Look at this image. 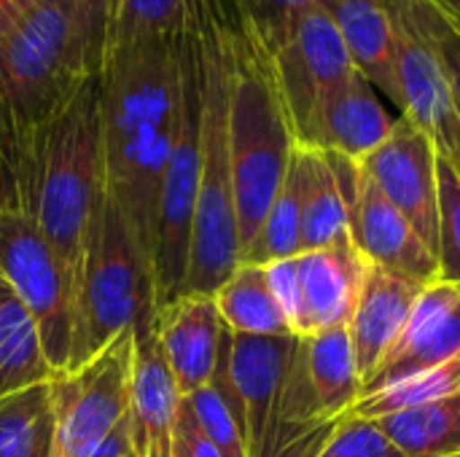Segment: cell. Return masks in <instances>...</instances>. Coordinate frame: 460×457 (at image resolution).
I'll return each mask as SVG.
<instances>
[{"label": "cell", "instance_id": "obj_1", "mask_svg": "<svg viewBox=\"0 0 460 457\" xmlns=\"http://www.w3.org/2000/svg\"><path fill=\"white\" fill-rule=\"evenodd\" d=\"M186 35L178 40L113 48L100 70V151L105 191L132 229L151 283L162 186L181 121V43Z\"/></svg>", "mask_w": 460, "mask_h": 457}, {"label": "cell", "instance_id": "obj_2", "mask_svg": "<svg viewBox=\"0 0 460 457\" xmlns=\"http://www.w3.org/2000/svg\"><path fill=\"white\" fill-rule=\"evenodd\" d=\"M226 46L232 54L229 154L243 256L286 180L296 137L264 38L245 32Z\"/></svg>", "mask_w": 460, "mask_h": 457}, {"label": "cell", "instance_id": "obj_3", "mask_svg": "<svg viewBox=\"0 0 460 457\" xmlns=\"http://www.w3.org/2000/svg\"><path fill=\"white\" fill-rule=\"evenodd\" d=\"M102 197L100 75H94L46 129L35 205V224L57 253L70 286L73 323L86 250Z\"/></svg>", "mask_w": 460, "mask_h": 457}, {"label": "cell", "instance_id": "obj_4", "mask_svg": "<svg viewBox=\"0 0 460 457\" xmlns=\"http://www.w3.org/2000/svg\"><path fill=\"white\" fill-rule=\"evenodd\" d=\"M199 70V189L191 224L189 269L178 296H213L240 267V234L229 154L232 54L224 38H194ZM175 296V299H178Z\"/></svg>", "mask_w": 460, "mask_h": 457}, {"label": "cell", "instance_id": "obj_5", "mask_svg": "<svg viewBox=\"0 0 460 457\" xmlns=\"http://www.w3.org/2000/svg\"><path fill=\"white\" fill-rule=\"evenodd\" d=\"M94 75L78 0H38L0 38V100L32 129L49 127Z\"/></svg>", "mask_w": 460, "mask_h": 457}, {"label": "cell", "instance_id": "obj_6", "mask_svg": "<svg viewBox=\"0 0 460 457\" xmlns=\"http://www.w3.org/2000/svg\"><path fill=\"white\" fill-rule=\"evenodd\" d=\"M154 318L156 304L151 275L140 259L127 218L105 191L86 250L67 369L84 366L127 329H135L137 334L151 329Z\"/></svg>", "mask_w": 460, "mask_h": 457}, {"label": "cell", "instance_id": "obj_7", "mask_svg": "<svg viewBox=\"0 0 460 457\" xmlns=\"http://www.w3.org/2000/svg\"><path fill=\"white\" fill-rule=\"evenodd\" d=\"M135 329L121 331L78 369L49 380L54 407L51 457H89L129 412Z\"/></svg>", "mask_w": 460, "mask_h": 457}, {"label": "cell", "instance_id": "obj_8", "mask_svg": "<svg viewBox=\"0 0 460 457\" xmlns=\"http://www.w3.org/2000/svg\"><path fill=\"white\" fill-rule=\"evenodd\" d=\"M181 73H183V100L175 143L170 151L162 205H159V229H156V256H154V302L156 312L170 304L189 269L191 248V224L199 189V70L191 32L181 43Z\"/></svg>", "mask_w": 460, "mask_h": 457}, {"label": "cell", "instance_id": "obj_9", "mask_svg": "<svg viewBox=\"0 0 460 457\" xmlns=\"http://www.w3.org/2000/svg\"><path fill=\"white\" fill-rule=\"evenodd\" d=\"M0 275L32 315L43 353L57 372L73 356V296L65 269L32 215L0 210Z\"/></svg>", "mask_w": 460, "mask_h": 457}, {"label": "cell", "instance_id": "obj_10", "mask_svg": "<svg viewBox=\"0 0 460 457\" xmlns=\"http://www.w3.org/2000/svg\"><path fill=\"white\" fill-rule=\"evenodd\" d=\"M272 59L296 145H302L326 100L356 73L353 59L321 5L310 8L286 32L272 48Z\"/></svg>", "mask_w": 460, "mask_h": 457}, {"label": "cell", "instance_id": "obj_11", "mask_svg": "<svg viewBox=\"0 0 460 457\" xmlns=\"http://www.w3.org/2000/svg\"><path fill=\"white\" fill-rule=\"evenodd\" d=\"M326 154V151H323ZM348 202L350 240L361 256L394 275L418 280L423 286L439 280V259L420 240L412 224L388 202L367 170L340 154H326Z\"/></svg>", "mask_w": 460, "mask_h": 457}, {"label": "cell", "instance_id": "obj_12", "mask_svg": "<svg viewBox=\"0 0 460 457\" xmlns=\"http://www.w3.org/2000/svg\"><path fill=\"white\" fill-rule=\"evenodd\" d=\"M437 159V143L407 116H399L391 135L358 162L434 253L439 245Z\"/></svg>", "mask_w": 460, "mask_h": 457}, {"label": "cell", "instance_id": "obj_13", "mask_svg": "<svg viewBox=\"0 0 460 457\" xmlns=\"http://www.w3.org/2000/svg\"><path fill=\"white\" fill-rule=\"evenodd\" d=\"M385 5L394 22V67L402 94L399 116L418 124L437 143L439 154H447L460 127L447 70L407 0H385Z\"/></svg>", "mask_w": 460, "mask_h": 457}, {"label": "cell", "instance_id": "obj_14", "mask_svg": "<svg viewBox=\"0 0 460 457\" xmlns=\"http://www.w3.org/2000/svg\"><path fill=\"white\" fill-rule=\"evenodd\" d=\"M456 353H460V286L434 280L415 302V310L391 353L364 380L361 396L404 382L431 366H439Z\"/></svg>", "mask_w": 460, "mask_h": 457}, {"label": "cell", "instance_id": "obj_15", "mask_svg": "<svg viewBox=\"0 0 460 457\" xmlns=\"http://www.w3.org/2000/svg\"><path fill=\"white\" fill-rule=\"evenodd\" d=\"M296 342L299 337H248L232 331L229 369L243 407L248 457H267Z\"/></svg>", "mask_w": 460, "mask_h": 457}, {"label": "cell", "instance_id": "obj_16", "mask_svg": "<svg viewBox=\"0 0 460 457\" xmlns=\"http://www.w3.org/2000/svg\"><path fill=\"white\" fill-rule=\"evenodd\" d=\"M154 329L181 399L202 391L213 377L226 331L213 296L191 294L172 299L156 312Z\"/></svg>", "mask_w": 460, "mask_h": 457}, {"label": "cell", "instance_id": "obj_17", "mask_svg": "<svg viewBox=\"0 0 460 457\" xmlns=\"http://www.w3.org/2000/svg\"><path fill=\"white\" fill-rule=\"evenodd\" d=\"M369 261L350 237L296 256V275L302 291L299 337H313L337 326H348Z\"/></svg>", "mask_w": 460, "mask_h": 457}, {"label": "cell", "instance_id": "obj_18", "mask_svg": "<svg viewBox=\"0 0 460 457\" xmlns=\"http://www.w3.org/2000/svg\"><path fill=\"white\" fill-rule=\"evenodd\" d=\"M181 393L164 361L156 329L135 337V369L129 393L132 450L137 457H175V423Z\"/></svg>", "mask_w": 460, "mask_h": 457}, {"label": "cell", "instance_id": "obj_19", "mask_svg": "<svg viewBox=\"0 0 460 457\" xmlns=\"http://www.w3.org/2000/svg\"><path fill=\"white\" fill-rule=\"evenodd\" d=\"M423 288L426 286L418 280L385 272L375 264L367 267L356 310L348 321V334L353 342L361 380H367L391 353Z\"/></svg>", "mask_w": 460, "mask_h": 457}, {"label": "cell", "instance_id": "obj_20", "mask_svg": "<svg viewBox=\"0 0 460 457\" xmlns=\"http://www.w3.org/2000/svg\"><path fill=\"white\" fill-rule=\"evenodd\" d=\"M396 119L399 116L388 113L380 92L356 70L348 83L326 100L302 148L364 162L391 135Z\"/></svg>", "mask_w": 460, "mask_h": 457}, {"label": "cell", "instance_id": "obj_21", "mask_svg": "<svg viewBox=\"0 0 460 457\" xmlns=\"http://www.w3.org/2000/svg\"><path fill=\"white\" fill-rule=\"evenodd\" d=\"M334 22L353 67L402 113L394 67V22L385 0H318Z\"/></svg>", "mask_w": 460, "mask_h": 457}, {"label": "cell", "instance_id": "obj_22", "mask_svg": "<svg viewBox=\"0 0 460 457\" xmlns=\"http://www.w3.org/2000/svg\"><path fill=\"white\" fill-rule=\"evenodd\" d=\"M302 353L313 393L323 415L334 423H342L353 412L364 388L348 326L302 337Z\"/></svg>", "mask_w": 460, "mask_h": 457}, {"label": "cell", "instance_id": "obj_23", "mask_svg": "<svg viewBox=\"0 0 460 457\" xmlns=\"http://www.w3.org/2000/svg\"><path fill=\"white\" fill-rule=\"evenodd\" d=\"M51 377L54 369L43 353L38 326L0 275V401Z\"/></svg>", "mask_w": 460, "mask_h": 457}, {"label": "cell", "instance_id": "obj_24", "mask_svg": "<svg viewBox=\"0 0 460 457\" xmlns=\"http://www.w3.org/2000/svg\"><path fill=\"white\" fill-rule=\"evenodd\" d=\"M296 164L302 178V253L329 248L350 237L348 202L329 156L323 151L296 145Z\"/></svg>", "mask_w": 460, "mask_h": 457}, {"label": "cell", "instance_id": "obj_25", "mask_svg": "<svg viewBox=\"0 0 460 457\" xmlns=\"http://www.w3.org/2000/svg\"><path fill=\"white\" fill-rule=\"evenodd\" d=\"M46 129L27 127L0 100V210H19L35 218Z\"/></svg>", "mask_w": 460, "mask_h": 457}, {"label": "cell", "instance_id": "obj_26", "mask_svg": "<svg viewBox=\"0 0 460 457\" xmlns=\"http://www.w3.org/2000/svg\"><path fill=\"white\" fill-rule=\"evenodd\" d=\"M224 326L248 337H294L291 326L270 288L264 267L240 264L213 294Z\"/></svg>", "mask_w": 460, "mask_h": 457}, {"label": "cell", "instance_id": "obj_27", "mask_svg": "<svg viewBox=\"0 0 460 457\" xmlns=\"http://www.w3.org/2000/svg\"><path fill=\"white\" fill-rule=\"evenodd\" d=\"M375 423L407 457H450L460 453V393L377 417Z\"/></svg>", "mask_w": 460, "mask_h": 457}, {"label": "cell", "instance_id": "obj_28", "mask_svg": "<svg viewBox=\"0 0 460 457\" xmlns=\"http://www.w3.org/2000/svg\"><path fill=\"white\" fill-rule=\"evenodd\" d=\"M302 253V178L296 164V148L291 154V164L286 180L270 205L253 242L243 250L240 264L267 267L272 261L294 259Z\"/></svg>", "mask_w": 460, "mask_h": 457}, {"label": "cell", "instance_id": "obj_29", "mask_svg": "<svg viewBox=\"0 0 460 457\" xmlns=\"http://www.w3.org/2000/svg\"><path fill=\"white\" fill-rule=\"evenodd\" d=\"M54 407L49 382L0 401V457H51Z\"/></svg>", "mask_w": 460, "mask_h": 457}, {"label": "cell", "instance_id": "obj_30", "mask_svg": "<svg viewBox=\"0 0 460 457\" xmlns=\"http://www.w3.org/2000/svg\"><path fill=\"white\" fill-rule=\"evenodd\" d=\"M189 32L186 0H113L108 51L151 40H178Z\"/></svg>", "mask_w": 460, "mask_h": 457}, {"label": "cell", "instance_id": "obj_31", "mask_svg": "<svg viewBox=\"0 0 460 457\" xmlns=\"http://www.w3.org/2000/svg\"><path fill=\"white\" fill-rule=\"evenodd\" d=\"M456 393H460V353L442 361L439 366H431V369L404 380V382L358 396L350 415L364 417V420H377V417H385V415H394V412H402L410 407L442 401Z\"/></svg>", "mask_w": 460, "mask_h": 457}, {"label": "cell", "instance_id": "obj_32", "mask_svg": "<svg viewBox=\"0 0 460 457\" xmlns=\"http://www.w3.org/2000/svg\"><path fill=\"white\" fill-rule=\"evenodd\" d=\"M437 183H439V280L460 286V172L456 164L439 154L437 159Z\"/></svg>", "mask_w": 460, "mask_h": 457}, {"label": "cell", "instance_id": "obj_33", "mask_svg": "<svg viewBox=\"0 0 460 457\" xmlns=\"http://www.w3.org/2000/svg\"><path fill=\"white\" fill-rule=\"evenodd\" d=\"M197 426L202 434L216 444L221 457H248L245 447V431L232 415V409L221 401V396L213 391V385H205L194 396L186 399Z\"/></svg>", "mask_w": 460, "mask_h": 457}, {"label": "cell", "instance_id": "obj_34", "mask_svg": "<svg viewBox=\"0 0 460 457\" xmlns=\"http://www.w3.org/2000/svg\"><path fill=\"white\" fill-rule=\"evenodd\" d=\"M315 457H407L375 420L348 415Z\"/></svg>", "mask_w": 460, "mask_h": 457}, {"label": "cell", "instance_id": "obj_35", "mask_svg": "<svg viewBox=\"0 0 460 457\" xmlns=\"http://www.w3.org/2000/svg\"><path fill=\"white\" fill-rule=\"evenodd\" d=\"M407 5L447 70L456 110L460 116V27L456 22H450L431 0H407Z\"/></svg>", "mask_w": 460, "mask_h": 457}, {"label": "cell", "instance_id": "obj_36", "mask_svg": "<svg viewBox=\"0 0 460 457\" xmlns=\"http://www.w3.org/2000/svg\"><path fill=\"white\" fill-rule=\"evenodd\" d=\"M251 24L264 38L270 51L286 38V32L318 5V0H240Z\"/></svg>", "mask_w": 460, "mask_h": 457}, {"label": "cell", "instance_id": "obj_37", "mask_svg": "<svg viewBox=\"0 0 460 457\" xmlns=\"http://www.w3.org/2000/svg\"><path fill=\"white\" fill-rule=\"evenodd\" d=\"M270 288L291 326V334L299 337V326H302V291H299V275H296V256L294 259H283V261H272L264 267Z\"/></svg>", "mask_w": 460, "mask_h": 457}, {"label": "cell", "instance_id": "obj_38", "mask_svg": "<svg viewBox=\"0 0 460 457\" xmlns=\"http://www.w3.org/2000/svg\"><path fill=\"white\" fill-rule=\"evenodd\" d=\"M81 19L86 27V40L92 51V62L97 73L102 70L105 62V48H108V30H111V13H113V0H78Z\"/></svg>", "mask_w": 460, "mask_h": 457}, {"label": "cell", "instance_id": "obj_39", "mask_svg": "<svg viewBox=\"0 0 460 457\" xmlns=\"http://www.w3.org/2000/svg\"><path fill=\"white\" fill-rule=\"evenodd\" d=\"M175 457H221L216 444L197 426L186 399L181 401V412L175 423Z\"/></svg>", "mask_w": 460, "mask_h": 457}, {"label": "cell", "instance_id": "obj_40", "mask_svg": "<svg viewBox=\"0 0 460 457\" xmlns=\"http://www.w3.org/2000/svg\"><path fill=\"white\" fill-rule=\"evenodd\" d=\"M129 450H132V428H129V412H127L124 420L108 434V439L89 457H124Z\"/></svg>", "mask_w": 460, "mask_h": 457}, {"label": "cell", "instance_id": "obj_41", "mask_svg": "<svg viewBox=\"0 0 460 457\" xmlns=\"http://www.w3.org/2000/svg\"><path fill=\"white\" fill-rule=\"evenodd\" d=\"M38 0H0V38L11 32Z\"/></svg>", "mask_w": 460, "mask_h": 457}, {"label": "cell", "instance_id": "obj_42", "mask_svg": "<svg viewBox=\"0 0 460 457\" xmlns=\"http://www.w3.org/2000/svg\"><path fill=\"white\" fill-rule=\"evenodd\" d=\"M450 22H456L460 27V0H431Z\"/></svg>", "mask_w": 460, "mask_h": 457}, {"label": "cell", "instance_id": "obj_43", "mask_svg": "<svg viewBox=\"0 0 460 457\" xmlns=\"http://www.w3.org/2000/svg\"><path fill=\"white\" fill-rule=\"evenodd\" d=\"M453 164H456V170L460 172V127H458V132H456V140H453V145H450V151L445 154Z\"/></svg>", "mask_w": 460, "mask_h": 457}, {"label": "cell", "instance_id": "obj_44", "mask_svg": "<svg viewBox=\"0 0 460 457\" xmlns=\"http://www.w3.org/2000/svg\"><path fill=\"white\" fill-rule=\"evenodd\" d=\"M124 457H137V453H135V450H129V453H127Z\"/></svg>", "mask_w": 460, "mask_h": 457}]
</instances>
